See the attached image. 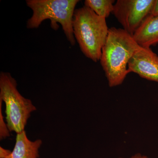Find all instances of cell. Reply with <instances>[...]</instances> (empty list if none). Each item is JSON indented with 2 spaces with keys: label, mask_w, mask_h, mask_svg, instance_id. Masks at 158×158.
Masks as SVG:
<instances>
[{
  "label": "cell",
  "mask_w": 158,
  "mask_h": 158,
  "mask_svg": "<svg viewBox=\"0 0 158 158\" xmlns=\"http://www.w3.org/2000/svg\"><path fill=\"white\" fill-rule=\"evenodd\" d=\"M106 19L84 6L75 9L73 20V34L84 55L94 62L100 61L109 28Z\"/></svg>",
  "instance_id": "7a4b0ae2"
},
{
  "label": "cell",
  "mask_w": 158,
  "mask_h": 158,
  "mask_svg": "<svg viewBox=\"0 0 158 158\" xmlns=\"http://www.w3.org/2000/svg\"><path fill=\"white\" fill-rule=\"evenodd\" d=\"M115 2L114 0H85L84 4L99 16L106 19L113 13Z\"/></svg>",
  "instance_id": "9c48e42d"
},
{
  "label": "cell",
  "mask_w": 158,
  "mask_h": 158,
  "mask_svg": "<svg viewBox=\"0 0 158 158\" xmlns=\"http://www.w3.org/2000/svg\"><path fill=\"white\" fill-rule=\"evenodd\" d=\"M129 72L158 83V56L151 48L140 46L129 62Z\"/></svg>",
  "instance_id": "8992f818"
},
{
  "label": "cell",
  "mask_w": 158,
  "mask_h": 158,
  "mask_svg": "<svg viewBox=\"0 0 158 158\" xmlns=\"http://www.w3.org/2000/svg\"><path fill=\"white\" fill-rule=\"evenodd\" d=\"M0 100L6 104V121L10 131L18 134L25 131L31 113L37 108L19 92L17 82L9 73L0 74Z\"/></svg>",
  "instance_id": "277c9868"
},
{
  "label": "cell",
  "mask_w": 158,
  "mask_h": 158,
  "mask_svg": "<svg viewBox=\"0 0 158 158\" xmlns=\"http://www.w3.org/2000/svg\"><path fill=\"white\" fill-rule=\"evenodd\" d=\"M150 15L153 16H158V0H156Z\"/></svg>",
  "instance_id": "8fae6325"
},
{
  "label": "cell",
  "mask_w": 158,
  "mask_h": 158,
  "mask_svg": "<svg viewBox=\"0 0 158 158\" xmlns=\"http://www.w3.org/2000/svg\"><path fill=\"white\" fill-rule=\"evenodd\" d=\"M133 37L143 47L150 48L158 44V16L148 15Z\"/></svg>",
  "instance_id": "ba28073f"
},
{
  "label": "cell",
  "mask_w": 158,
  "mask_h": 158,
  "mask_svg": "<svg viewBox=\"0 0 158 158\" xmlns=\"http://www.w3.org/2000/svg\"><path fill=\"white\" fill-rule=\"evenodd\" d=\"M2 101L0 100V139H3L8 138L10 136V131L9 129L7 123H6L4 119V116L2 113Z\"/></svg>",
  "instance_id": "30bf717a"
},
{
  "label": "cell",
  "mask_w": 158,
  "mask_h": 158,
  "mask_svg": "<svg viewBox=\"0 0 158 158\" xmlns=\"http://www.w3.org/2000/svg\"><path fill=\"white\" fill-rule=\"evenodd\" d=\"M79 2V0H27V6L33 11L32 16L27 22V28H37L44 21L49 19L51 27L56 31L59 23L68 41L74 45L73 20Z\"/></svg>",
  "instance_id": "3957f363"
},
{
  "label": "cell",
  "mask_w": 158,
  "mask_h": 158,
  "mask_svg": "<svg viewBox=\"0 0 158 158\" xmlns=\"http://www.w3.org/2000/svg\"><path fill=\"white\" fill-rule=\"evenodd\" d=\"M42 140L31 141L28 138L25 131L16 135L13 151L0 147V158H39V150Z\"/></svg>",
  "instance_id": "52a82bcc"
},
{
  "label": "cell",
  "mask_w": 158,
  "mask_h": 158,
  "mask_svg": "<svg viewBox=\"0 0 158 158\" xmlns=\"http://www.w3.org/2000/svg\"><path fill=\"white\" fill-rule=\"evenodd\" d=\"M140 46L123 29L109 28L100 62L110 88L123 84L129 73V62Z\"/></svg>",
  "instance_id": "6da1fadb"
},
{
  "label": "cell",
  "mask_w": 158,
  "mask_h": 158,
  "mask_svg": "<svg viewBox=\"0 0 158 158\" xmlns=\"http://www.w3.org/2000/svg\"><path fill=\"white\" fill-rule=\"evenodd\" d=\"M118 158H125L123 157H119ZM150 158L148 157L147 156L144 155L142 154L141 153H138L135 154L134 155L131 156L129 158Z\"/></svg>",
  "instance_id": "7c38bea8"
},
{
  "label": "cell",
  "mask_w": 158,
  "mask_h": 158,
  "mask_svg": "<svg viewBox=\"0 0 158 158\" xmlns=\"http://www.w3.org/2000/svg\"><path fill=\"white\" fill-rule=\"evenodd\" d=\"M156 0H117L113 14L127 33L133 35L150 15Z\"/></svg>",
  "instance_id": "5b68a950"
}]
</instances>
